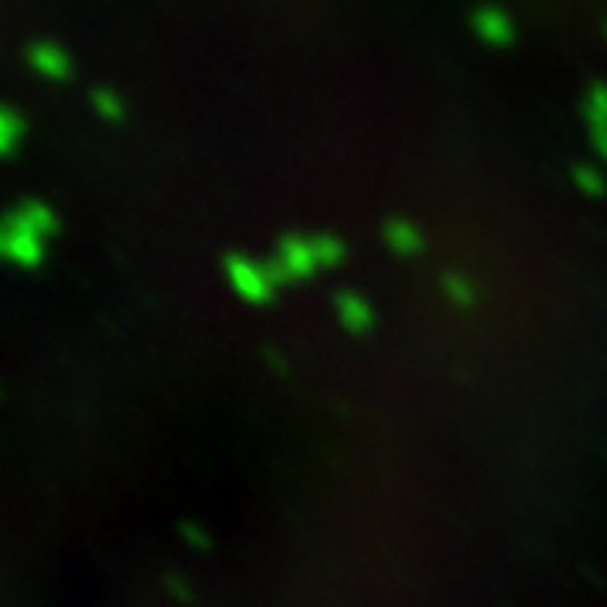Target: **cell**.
Returning <instances> with one entry per match:
<instances>
[{
	"label": "cell",
	"mask_w": 607,
	"mask_h": 607,
	"mask_svg": "<svg viewBox=\"0 0 607 607\" xmlns=\"http://www.w3.org/2000/svg\"><path fill=\"white\" fill-rule=\"evenodd\" d=\"M61 220L51 202L24 199L0 213V263L34 270L48 257V243L58 237Z\"/></svg>",
	"instance_id": "cell-1"
},
{
	"label": "cell",
	"mask_w": 607,
	"mask_h": 607,
	"mask_svg": "<svg viewBox=\"0 0 607 607\" xmlns=\"http://www.w3.org/2000/svg\"><path fill=\"white\" fill-rule=\"evenodd\" d=\"M321 267V257H318V247H315V237H283L273 260H270V273L280 280H300L308 277Z\"/></svg>",
	"instance_id": "cell-2"
},
{
	"label": "cell",
	"mask_w": 607,
	"mask_h": 607,
	"mask_svg": "<svg viewBox=\"0 0 607 607\" xmlns=\"http://www.w3.org/2000/svg\"><path fill=\"white\" fill-rule=\"evenodd\" d=\"M227 277H230L233 290L243 300H253V304L270 300V293L277 287V277L270 273V263H257V260H250L243 253L227 257Z\"/></svg>",
	"instance_id": "cell-3"
},
{
	"label": "cell",
	"mask_w": 607,
	"mask_h": 607,
	"mask_svg": "<svg viewBox=\"0 0 607 607\" xmlns=\"http://www.w3.org/2000/svg\"><path fill=\"white\" fill-rule=\"evenodd\" d=\"M24 58H28V68L38 78H44V81L61 84V81H71L74 78V58L58 41H31L28 51H24Z\"/></svg>",
	"instance_id": "cell-4"
},
{
	"label": "cell",
	"mask_w": 607,
	"mask_h": 607,
	"mask_svg": "<svg viewBox=\"0 0 607 607\" xmlns=\"http://www.w3.org/2000/svg\"><path fill=\"white\" fill-rule=\"evenodd\" d=\"M24 136H28L24 116L14 112L11 106H4V101H0V159H11V156L21 149Z\"/></svg>",
	"instance_id": "cell-5"
},
{
	"label": "cell",
	"mask_w": 607,
	"mask_h": 607,
	"mask_svg": "<svg viewBox=\"0 0 607 607\" xmlns=\"http://www.w3.org/2000/svg\"><path fill=\"white\" fill-rule=\"evenodd\" d=\"M91 109H94L98 119H106L112 126L129 119V106H126V98L116 88H91Z\"/></svg>",
	"instance_id": "cell-6"
},
{
	"label": "cell",
	"mask_w": 607,
	"mask_h": 607,
	"mask_svg": "<svg viewBox=\"0 0 607 607\" xmlns=\"http://www.w3.org/2000/svg\"><path fill=\"white\" fill-rule=\"evenodd\" d=\"M476 28H479V34H482L489 44H510V38H514L510 21H506L499 11H482V14L476 18Z\"/></svg>",
	"instance_id": "cell-7"
},
{
	"label": "cell",
	"mask_w": 607,
	"mask_h": 607,
	"mask_svg": "<svg viewBox=\"0 0 607 607\" xmlns=\"http://www.w3.org/2000/svg\"><path fill=\"white\" fill-rule=\"evenodd\" d=\"M398 243V253H412L416 247H422V240L416 237L412 227H388V243Z\"/></svg>",
	"instance_id": "cell-8"
},
{
	"label": "cell",
	"mask_w": 607,
	"mask_h": 607,
	"mask_svg": "<svg viewBox=\"0 0 607 607\" xmlns=\"http://www.w3.org/2000/svg\"><path fill=\"white\" fill-rule=\"evenodd\" d=\"M338 308H341V318L348 321V325H355V321H365L368 325V308L358 300V297H341L338 300Z\"/></svg>",
	"instance_id": "cell-9"
}]
</instances>
